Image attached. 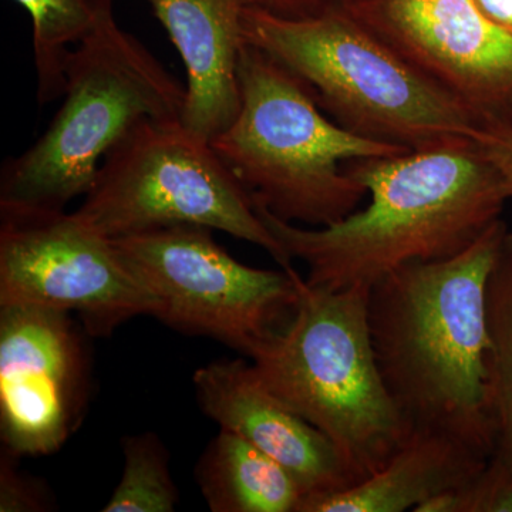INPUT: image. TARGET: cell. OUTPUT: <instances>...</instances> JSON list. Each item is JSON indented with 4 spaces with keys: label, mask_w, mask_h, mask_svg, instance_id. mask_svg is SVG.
Masks as SVG:
<instances>
[{
    "label": "cell",
    "mask_w": 512,
    "mask_h": 512,
    "mask_svg": "<svg viewBox=\"0 0 512 512\" xmlns=\"http://www.w3.org/2000/svg\"><path fill=\"white\" fill-rule=\"evenodd\" d=\"M247 8L261 10L282 19H306L322 15L342 0H244Z\"/></svg>",
    "instance_id": "7402d4cb"
},
{
    "label": "cell",
    "mask_w": 512,
    "mask_h": 512,
    "mask_svg": "<svg viewBox=\"0 0 512 512\" xmlns=\"http://www.w3.org/2000/svg\"><path fill=\"white\" fill-rule=\"evenodd\" d=\"M202 412L288 471L305 495L355 484L338 448L274 396L245 360L214 362L194 375Z\"/></svg>",
    "instance_id": "7c38bea8"
},
{
    "label": "cell",
    "mask_w": 512,
    "mask_h": 512,
    "mask_svg": "<svg viewBox=\"0 0 512 512\" xmlns=\"http://www.w3.org/2000/svg\"><path fill=\"white\" fill-rule=\"evenodd\" d=\"M498 444L495 453L512 458V232L508 231L487 289Z\"/></svg>",
    "instance_id": "e0dca14e"
},
{
    "label": "cell",
    "mask_w": 512,
    "mask_h": 512,
    "mask_svg": "<svg viewBox=\"0 0 512 512\" xmlns=\"http://www.w3.org/2000/svg\"><path fill=\"white\" fill-rule=\"evenodd\" d=\"M478 12L512 37V0H473Z\"/></svg>",
    "instance_id": "603a6c76"
},
{
    "label": "cell",
    "mask_w": 512,
    "mask_h": 512,
    "mask_svg": "<svg viewBox=\"0 0 512 512\" xmlns=\"http://www.w3.org/2000/svg\"><path fill=\"white\" fill-rule=\"evenodd\" d=\"M32 19L37 103L45 107L64 92L67 57L96 19L97 0H16Z\"/></svg>",
    "instance_id": "2e32d148"
},
{
    "label": "cell",
    "mask_w": 512,
    "mask_h": 512,
    "mask_svg": "<svg viewBox=\"0 0 512 512\" xmlns=\"http://www.w3.org/2000/svg\"><path fill=\"white\" fill-rule=\"evenodd\" d=\"M19 454L3 447L0 453V511L52 510V495L37 478L19 468Z\"/></svg>",
    "instance_id": "ffe728a7"
},
{
    "label": "cell",
    "mask_w": 512,
    "mask_h": 512,
    "mask_svg": "<svg viewBox=\"0 0 512 512\" xmlns=\"http://www.w3.org/2000/svg\"><path fill=\"white\" fill-rule=\"evenodd\" d=\"M242 32L357 136L420 151L474 141L484 126L463 101L421 76L340 5L306 19L245 8Z\"/></svg>",
    "instance_id": "5b68a950"
},
{
    "label": "cell",
    "mask_w": 512,
    "mask_h": 512,
    "mask_svg": "<svg viewBox=\"0 0 512 512\" xmlns=\"http://www.w3.org/2000/svg\"><path fill=\"white\" fill-rule=\"evenodd\" d=\"M493 456L447 431L413 427L373 476L332 493L305 495L298 512H403L473 480Z\"/></svg>",
    "instance_id": "5bb4252c"
},
{
    "label": "cell",
    "mask_w": 512,
    "mask_h": 512,
    "mask_svg": "<svg viewBox=\"0 0 512 512\" xmlns=\"http://www.w3.org/2000/svg\"><path fill=\"white\" fill-rule=\"evenodd\" d=\"M239 84L237 119L211 146L252 201L281 220L313 227L343 220L367 195L345 165L410 153L357 136L326 117L296 74L247 42Z\"/></svg>",
    "instance_id": "277c9868"
},
{
    "label": "cell",
    "mask_w": 512,
    "mask_h": 512,
    "mask_svg": "<svg viewBox=\"0 0 512 512\" xmlns=\"http://www.w3.org/2000/svg\"><path fill=\"white\" fill-rule=\"evenodd\" d=\"M340 6L484 124H512V37L473 0H342Z\"/></svg>",
    "instance_id": "30bf717a"
},
{
    "label": "cell",
    "mask_w": 512,
    "mask_h": 512,
    "mask_svg": "<svg viewBox=\"0 0 512 512\" xmlns=\"http://www.w3.org/2000/svg\"><path fill=\"white\" fill-rule=\"evenodd\" d=\"M63 97L39 140L3 165L0 202L64 210L138 124L181 121L185 87L120 28L113 0H97L93 28L67 57Z\"/></svg>",
    "instance_id": "8992f818"
},
{
    "label": "cell",
    "mask_w": 512,
    "mask_h": 512,
    "mask_svg": "<svg viewBox=\"0 0 512 512\" xmlns=\"http://www.w3.org/2000/svg\"><path fill=\"white\" fill-rule=\"evenodd\" d=\"M212 232L173 225L111 241L156 301L154 318L220 340L251 359L291 320L302 276L293 268L268 271L241 264Z\"/></svg>",
    "instance_id": "ba28073f"
},
{
    "label": "cell",
    "mask_w": 512,
    "mask_h": 512,
    "mask_svg": "<svg viewBox=\"0 0 512 512\" xmlns=\"http://www.w3.org/2000/svg\"><path fill=\"white\" fill-rule=\"evenodd\" d=\"M110 239L198 225L265 249L282 269L292 259L256 212L211 143L181 121H143L111 148L76 211Z\"/></svg>",
    "instance_id": "52a82bcc"
},
{
    "label": "cell",
    "mask_w": 512,
    "mask_h": 512,
    "mask_svg": "<svg viewBox=\"0 0 512 512\" xmlns=\"http://www.w3.org/2000/svg\"><path fill=\"white\" fill-rule=\"evenodd\" d=\"M90 397L84 340L69 312L0 305V436L22 456H47L82 424Z\"/></svg>",
    "instance_id": "8fae6325"
},
{
    "label": "cell",
    "mask_w": 512,
    "mask_h": 512,
    "mask_svg": "<svg viewBox=\"0 0 512 512\" xmlns=\"http://www.w3.org/2000/svg\"><path fill=\"white\" fill-rule=\"evenodd\" d=\"M370 202L335 224L306 228L255 204L289 258L308 266L306 284L370 288L400 266L440 261L470 247L511 200L476 141L349 161Z\"/></svg>",
    "instance_id": "7a4b0ae2"
},
{
    "label": "cell",
    "mask_w": 512,
    "mask_h": 512,
    "mask_svg": "<svg viewBox=\"0 0 512 512\" xmlns=\"http://www.w3.org/2000/svg\"><path fill=\"white\" fill-rule=\"evenodd\" d=\"M183 59L187 86L181 123L211 143L241 109L239 60L244 0H147Z\"/></svg>",
    "instance_id": "4fadbf2b"
},
{
    "label": "cell",
    "mask_w": 512,
    "mask_h": 512,
    "mask_svg": "<svg viewBox=\"0 0 512 512\" xmlns=\"http://www.w3.org/2000/svg\"><path fill=\"white\" fill-rule=\"evenodd\" d=\"M508 231L500 218L456 256L394 269L367 302L377 365L410 426L487 456L498 444L487 289Z\"/></svg>",
    "instance_id": "6da1fadb"
},
{
    "label": "cell",
    "mask_w": 512,
    "mask_h": 512,
    "mask_svg": "<svg viewBox=\"0 0 512 512\" xmlns=\"http://www.w3.org/2000/svg\"><path fill=\"white\" fill-rule=\"evenodd\" d=\"M0 305L79 313L93 336L157 311L113 241L77 212L15 202H0Z\"/></svg>",
    "instance_id": "9c48e42d"
},
{
    "label": "cell",
    "mask_w": 512,
    "mask_h": 512,
    "mask_svg": "<svg viewBox=\"0 0 512 512\" xmlns=\"http://www.w3.org/2000/svg\"><path fill=\"white\" fill-rule=\"evenodd\" d=\"M474 141L497 168L512 198V124H484L478 128Z\"/></svg>",
    "instance_id": "44dd1931"
},
{
    "label": "cell",
    "mask_w": 512,
    "mask_h": 512,
    "mask_svg": "<svg viewBox=\"0 0 512 512\" xmlns=\"http://www.w3.org/2000/svg\"><path fill=\"white\" fill-rule=\"evenodd\" d=\"M195 476L212 512H298L303 498L281 464L225 429L205 448Z\"/></svg>",
    "instance_id": "9a60e30c"
},
{
    "label": "cell",
    "mask_w": 512,
    "mask_h": 512,
    "mask_svg": "<svg viewBox=\"0 0 512 512\" xmlns=\"http://www.w3.org/2000/svg\"><path fill=\"white\" fill-rule=\"evenodd\" d=\"M124 470L103 512H171L178 504L170 457L157 434L141 433L121 441Z\"/></svg>",
    "instance_id": "ac0fdd59"
},
{
    "label": "cell",
    "mask_w": 512,
    "mask_h": 512,
    "mask_svg": "<svg viewBox=\"0 0 512 512\" xmlns=\"http://www.w3.org/2000/svg\"><path fill=\"white\" fill-rule=\"evenodd\" d=\"M369 289L333 291L302 279L291 320L251 357L266 389L335 444L355 484L377 473L413 429L377 365Z\"/></svg>",
    "instance_id": "3957f363"
},
{
    "label": "cell",
    "mask_w": 512,
    "mask_h": 512,
    "mask_svg": "<svg viewBox=\"0 0 512 512\" xmlns=\"http://www.w3.org/2000/svg\"><path fill=\"white\" fill-rule=\"evenodd\" d=\"M414 512H512V458L494 453L473 480L434 495Z\"/></svg>",
    "instance_id": "d6986e66"
}]
</instances>
